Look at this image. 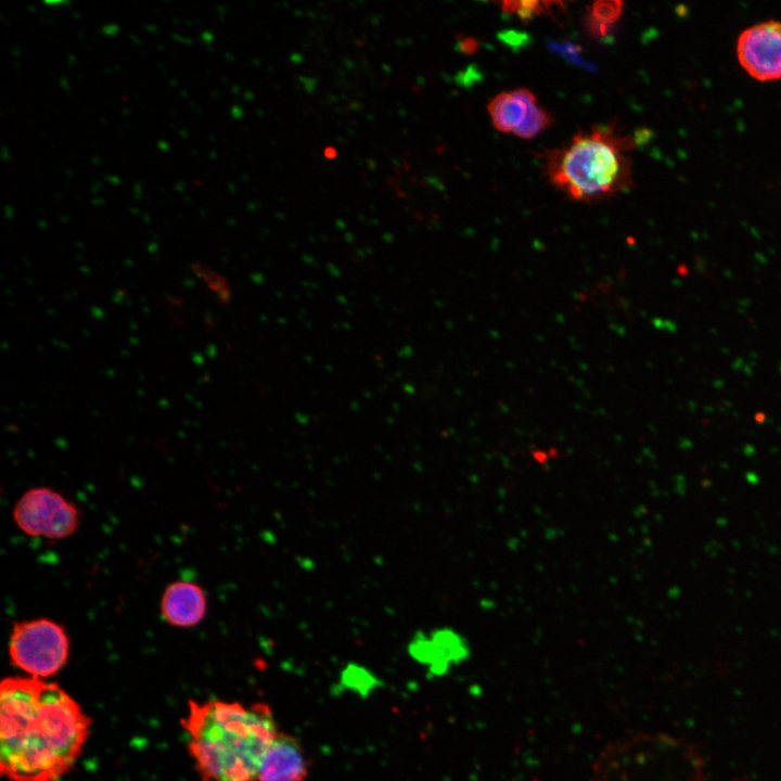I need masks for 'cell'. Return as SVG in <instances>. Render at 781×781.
<instances>
[{
	"label": "cell",
	"mask_w": 781,
	"mask_h": 781,
	"mask_svg": "<svg viewBox=\"0 0 781 781\" xmlns=\"http://www.w3.org/2000/svg\"><path fill=\"white\" fill-rule=\"evenodd\" d=\"M333 152H334V149H333V148H329L328 151L325 152V156H327V157H334L335 154H333Z\"/></svg>",
	"instance_id": "17"
},
{
	"label": "cell",
	"mask_w": 781,
	"mask_h": 781,
	"mask_svg": "<svg viewBox=\"0 0 781 781\" xmlns=\"http://www.w3.org/2000/svg\"><path fill=\"white\" fill-rule=\"evenodd\" d=\"M543 2L538 1H520L516 14L525 21L532 18L536 14L542 13L546 9Z\"/></svg>",
	"instance_id": "14"
},
{
	"label": "cell",
	"mask_w": 781,
	"mask_h": 781,
	"mask_svg": "<svg viewBox=\"0 0 781 781\" xmlns=\"http://www.w3.org/2000/svg\"><path fill=\"white\" fill-rule=\"evenodd\" d=\"M308 771V760L299 741L279 732L260 758L257 781H305Z\"/></svg>",
	"instance_id": "8"
},
{
	"label": "cell",
	"mask_w": 781,
	"mask_h": 781,
	"mask_svg": "<svg viewBox=\"0 0 781 781\" xmlns=\"http://www.w3.org/2000/svg\"><path fill=\"white\" fill-rule=\"evenodd\" d=\"M0 766L10 781H60L87 741L90 719L56 683L8 677L0 689Z\"/></svg>",
	"instance_id": "1"
},
{
	"label": "cell",
	"mask_w": 781,
	"mask_h": 781,
	"mask_svg": "<svg viewBox=\"0 0 781 781\" xmlns=\"http://www.w3.org/2000/svg\"><path fill=\"white\" fill-rule=\"evenodd\" d=\"M635 141L612 127H594L575 135L561 148L547 151L549 181L568 197L592 202L613 196L632 184L628 152Z\"/></svg>",
	"instance_id": "3"
},
{
	"label": "cell",
	"mask_w": 781,
	"mask_h": 781,
	"mask_svg": "<svg viewBox=\"0 0 781 781\" xmlns=\"http://www.w3.org/2000/svg\"><path fill=\"white\" fill-rule=\"evenodd\" d=\"M181 724L202 781H257L260 758L279 733L261 702L192 701Z\"/></svg>",
	"instance_id": "2"
},
{
	"label": "cell",
	"mask_w": 781,
	"mask_h": 781,
	"mask_svg": "<svg viewBox=\"0 0 781 781\" xmlns=\"http://www.w3.org/2000/svg\"><path fill=\"white\" fill-rule=\"evenodd\" d=\"M742 68L758 81L781 79V21L769 20L744 29L737 41Z\"/></svg>",
	"instance_id": "7"
},
{
	"label": "cell",
	"mask_w": 781,
	"mask_h": 781,
	"mask_svg": "<svg viewBox=\"0 0 781 781\" xmlns=\"http://www.w3.org/2000/svg\"><path fill=\"white\" fill-rule=\"evenodd\" d=\"M207 596L194 581L176 580L163 591L159 610L169 625L190 628L203 622L207 614Z\"/></svg>",
	"instance_id": "9"
},
{
	"label": "cell",
	"mask_w": 781,
	"mask_h": 781,
	"mask_svg": "<svg viewBox=\"0 0 781 781\" xmlns=\"http://www.w3.org/2000/svg\"><path fill=\"white\" fill-rule=\"evenodd\" d=\"M69 639L65 628L53 619L39 617L16 622L9 639L11 663L28 677L54 676L66 664Z\"/></svg>",
	"instance_id": "5"
},
{
	"label": "cell",
	"mask_w": 781,
	"mask_h": 781,
	"mask_svg": "<svg viewBox=\"0 0 781 781\" xmlns=\"http://www.w3.org/2000/svg\"><path fill=\"white\" fill-rule=\"evenodd\" d=\"M551 123L550 114L537 103L532 106L527 118L513 135L522 139H533L546 130Z\"/></svg>",
	"instance_id": "12"
},
{
	"label": "cell",
	"mask_w": 781,
	"mask_h": 781,
	"mask_svg": "<svg viewBox=\"0 0 781 781\" xmlns=\"http://www.w3.org/2000/svg\"><path fill=\"white\" fill-rule=\"evenodd\" d=\"M12 517L25 535L49 540L73 536L80 524L76 504L46 486L26 490L15 502Z\"/></svg>",
	"instance_id": "6"
},
{
	"label": "cell",
	"mask_w": 781,
	"mask_h": 781,
	"mask_svg": "<svg viewBox=\"0 0 781 781\" xmlns=\"http://www.w3.org/2000/svg\"><path fill=\"white\" fill-rule=\"evenodd\" d=\"M623 2L600 0L593 3L589 16L606 26L613 25L622 15Z\"/></svg>",
	"instance_id": "13"
},
{
	"label": "cell",
	"mask_w": 781,
	"mask_h": 781,
	"mask_svg": "<svg viewBox=\"0 0 781 781\" xmlns=\"http://www.w3.org/2000/svg\"><path fill=\"white\" fill-rule=\"evenodd\" d=\"M552 48L554 51L562 53L565 57H567L572 62H577L580 65L582 64V59L579 56L580 48L575 44L571 43H552Z\"/></svg>",
	"instance_id": "15"
},
{
	"label": "cell",
	"mask_w": 781,
	"mask_h": 781,
	"mask_svg": "<svg viewBox=\"0 0 781 781\" xmlns=\"http://www.w3.org/2000/svg\"><path fill=\"white\" fill-rule=\"evenodd\" d=\"M459 48L464 53H473L477 49V42L473 38H465L459 42Z\"/></svg>",
	"instance_id": "16"
},
{
	"label": "cell",
	"mask_w": 781,
	"mask_h": 781,
	"mask_svg": "<svg viewBox=\"0 0 781 781\" xmlns=\"http://www.w3.org/2000/svg\"><path fill=\"white\" fill-rule=\"evenodd\" d=\"M707 760L691 740L668 732H636L607 743L590 781H706Z\"/></svg>",
	"instance_id": "4"
},
{
	"label": "cell",
	"mask_w": 781,
	"mask_h": 781,
	"mask_svg": "<svg viewBox=\"0 0 781 781\" xmlns=\"http://www.w3.org/2000/svg\"><path fill=\"white\" fill-rule=\"evenodd\" d=\"M535 104H537L535 94L527 88H518L494 97L487 110L497 130L514 133Z\"/></svg>",
	"instance_id": "10"
},
{
	"label": "cell",
	"mask_w": 781,
	"mask_h": 781,
	"mask_svg": "<svg viewBox=\"0 0 781 781\" xmlns=\"http://www.w3.org/2000/svg\"><path fill=\"white\" fill-rule=\"evenodd\" d=\"M191 273L205 286L221 307L228 306L233 297V291L227 277L217 269L203 261H193Z\"/></svg>",
	"instance_id": "11"
}]
</instances>
